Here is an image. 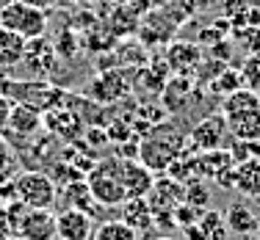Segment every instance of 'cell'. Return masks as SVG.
I'll return each instance as SVG.
<instances>
[{
	"mask_svg": "<svg viewBox=\"0 0 260 240\" xmlns=\"http://www.w3.org/2000/svg\"><path fill=\"white\" fill-rule=\"evenodd\" d=\"M166 64H169L177 75H191V72H197L202 64L200 45H197V42H183V39L172 42V45L166 47Z\"/></svg>",
	"mask_w": 260,
	"mask_h": 240,
	"instance_id": "11",
	"label": "cell"
},
{
	"mask_svg": "<svg viewBox=\"0 0 260 240\" xmlns=\"http://www.w3.org/2000/svg\"><path fill=\"white\" fill-rule=\"evenodd\" d=\"M11 163H14L11 146H9V141H6V135L0 133V174H6V171L11 169Z\"/></svg>",
	"mask_w": 260,
	"mask_h": 240,
	"instance_id": "28",
	"label": "cell"
},
{
	"mask_svg": "<svg viewBox=\"0 0 260 240\" xmlns=\"http://www.w3.org/2000/svg\"><path fill=\"white\" fill-rule=\"evenodd\" d=\"M183 202L197 210H208V202H210V190H208V182L205 180H194V182H185V193H183Z\"/></svg>",
	"mask_w": 260,
	"mask_h": 240,
	"instance_id": "24",
	"label": "cell"
},
{
	"mask_svg": "<svg viewBox=\"0 0 260 240\" xmlns=\"http://www.w3.org/2000/svg\"><path fill=\"white\" fill-rule=\"evenodd\" d=\"M241 77H244V86L246 89H255L260 91V55H249L241 66Z\"/></svg>",
	"mask_w": 260,
	"mask_h": 240,
	"instance_id": "26",
	"label": "cell"
},
{
	"mask_svg": "<svg viewBox=\"0 0 260 240\" xmlns=\"http://www.w3.org/2000/svg\"><path fill=\"white\" fill-rule=\"evenodd\" d=\"M191 94H194V80L188 75H175L172 80H166L164 89H160V102H164L166 110H183L188 105Z\"/></svg>",
	"mask_w": 260,
	"mask_h": 240,
	"instance_id": "15",
	"label": "cell"
},
{
	"mask_svg": "<svg viewBox=\"0 0 260 240\" xmlns=\"http://www.w3.org/2000/svg\"><path fill=\"white\" fill-rule=\"evenodd\" d=\"M22 64L42 80H47V75H53L58 69V53H55V45L47 39V33L25 42V58H22Z\"/></svg>",
	"mask_w": 260,
	"mask_h": 240,
	"instance_id": "6",
	"label": "cell"
},
{
	"mask_svg": "<svg viewBox=\"0 0 260 240\" xmlns=\"http://www.w3.org/2000/svg\"><path fill=\"white\" fill-rule=\"evenodd\" d=\"M17 188V202L34 210H50L58 199V188H55L53 177L45 171H20L14 177Z\"/></svg>",
	"mask_w": 260,
	"mask_h": 240,
	"instance_id": "4",
	"label": "cell"
},
{
	"mask_svg": "<svg viewBox=\"0 0 260 240\" xmlns=\"http://www.w3.org/2000/svg\"><path fill=\"white\" fill-rule=\"evenodd\" d=\"M6 86H9V77L0 72V94H6Z\"/></svg>",
	"mask_w": 260,
	"mask_h": 240,
	"instance_id": "31",
	"label": "cell"
},
{
	"mask_svg": "<svg viewBox=\"0 0 260 240\" xmlns=\"http://www.w3.org/2000/svg\"><path fill=\"white\" fill-rule=\"evenodd\" d=\"M224 221H227V229L230 235H238V237H249L257 232L260 226V218L252 207H246L244 202H233L230 207L224 210Z\"/></svg>",
	"mask_w": 260,
	"mask_h": 240,
	"instance_id": "14",
	"label": "cell"
},
{
	"mask_svg": "<svg viewBox=\"0 0 260 240\" xmlns=\"http://www.w3.org/2000/svg\"><path fill=\"white\" fill-rule=\"evenodd\" d=\"M55 45V53H58V58H72V55L78 53V39L70 33V30H61L58 42H53Z\"/></svg>",
	"mask_w": 260,
	"mask_h": 240,
	"instance_id": "27",
	"label": "cell"
},
{
	"mask_svg": "<svg viewBox=\"0 0 260 240\" xmlns=\"http://www.w3.org/2000/svg\"><path fill=\"white\" fill-rule=\"evenodd\" d=\"M11 237V229H9V221L3 215V207H0V240H9Z\"/></svg>",
	"mask_w": 260,
	"mask_h": 240,
	"instance_id": "30",
	"label": "cell"
},
{
	"mask_svg": "<svg viewBox=\"0 0 260 240\" xmlns=\"http://www.w3.org/2000/svg\"><path fill=\"white\" fill-rule=\"evenodd\" d=\"M61 199H67V207H75V210H83V213H94L97 210V202L91 196L86 180H75V182H67V188L61 190Z\"/></svg>",
	"mask_w": 260,
	"mask_h": 240,
	"instance_id": "20",
	"label": "cell"
},
{
	"mask_svg": "<svg viewBox=\"0 0 260 240\" xmlns=\"http://www.w3.org/2000/svg\"><path fill=\"white\" fill-rule=\"evenodd\" d=\"M233 190L244 199H260V160L249 157L233 166Z\"/></svg>",
	"mask_w": 260,
	"mask_h": 240,
	"instance_id": "12",
	"label": "cell"
},
{
	"mask_svg": "<svg viewBox=\"0 0 260 240\" xmlns=\"http://www.w3.org/2000/svg\"><path fill=\"white\" fill-rule=\"evenodd\" d=\"M25 58V39L14 30L0 28V72L3 69H17Z\"/></svg>",
	"mask_w": 260,
	"mask_h": 240,
	"instance_id": "16",
	"label": "cell"
},
{
	"mask_svg": "<svg viewBox=\"0 0 260 240\" xmlns=\"http://www.w3.org/2000/svg\"><path fill=\"white\" fill-rule=\"evenodd\" d=\"M45 127L53 135H61V138H78L80 130H83V119L72 108H53L45 110Z\"/></svg>",
	"mask_w": 260,
	"mask_h": 240,
	"instance_id": "13",
	"label": "cell"
},
{
	"mask_svg": "<svg viewBox=\"0 0 260 240\" xmlns=\"http://www.w3.org/2000/svg\"><path fill=\"white\" fill-rule=\"evenodd\" d=\"M86 185H89L91 196L97 205L103 207H114V205H125L127 193L122 185V169H119V157H103L86 174Z\"/></svg>",
	"mask_w": 260,
	"mask_h": 240,
	"instance_id": "2",
	"label": "cell"
},
{
	"mask_svg": "<svg viewBox=\"0 0 260 240\" xmlns=\"http://www.w3.org/2000/svg\"><path fill=\"white\" fill-rule=\"evenodd\" d=\"M122 221H127L136 232L144 229V226H150L152 210H150V205H147V196H144V199H127L125 202V218H122Z\"/></svg>",
	"mask_w": 260,
	"mask_h": 240,
	"instance_id": "23",
	"label": "cell"
},
{
	"mask_svg": "<svg viewBox=\"0 0 260 240\" xmlns=\"http://www.w3.org/2000/svg\"><path fill=\"white\" fill-rule=\"evenodd\" d=\"M0 28L14 30L22 39H36V36L47 33V14L36 3L28 0H11L3 11H0Z\"/></svg>",
	"mask_w": 260,
	"mask_h": 240,
	"instance_id": "3",
	"label": "cell"
},
{
	"mask_svg": "<svg viewBox=\"0 0 260 240\" xmlns=\"http://www.w3.org/2000/svg\"><path fill=\"white\" fill-rule=\"evenodd\" d=\"M183 149H185L183 130L177 125H172V122H166V125H155L144 135V141L139 144V160L155 174V171L169 169V163Z\"/></svg>",
	"mask_w": 260,
	"mask_h": 240,
	"instance_id": "1",
	"label": "cell"
},
{
	"mask_svg": "<svg viewBox=\"0 0 260 240\" xmlns=\"http://www.w3.org/2000/svg\"><path fill=\"white\" fill-rule=\"evenodd\" d=\"M91 240H139V232H136L127 221L114 218V221H103L94 229Z\"/></svg>",
	"mask_w": 260,
	"mask_h": 240,
	"instance_id": "22",
	"label": "cell"
},
{
	"mask_svg": "<svg viewBox=\"0 0 260 240\" xmlns=\"http://www.w3.org/2000/svg\"><path fill=\"white\" fill-rule=\"evenodd\" d=\"M17 237L20 240H55V213L28 207L20 226H17Z\"/></svg>",
	"mask_w": 260,
	"mask_h": 240,
	"instance_id": "9",
	"label": "cell"
},
{
	"mask_svg": "<svg viewBox=\"0 0 260 240\" xmlns=\"http://www.w3.org/2000/svg\"><path fill=\"white\" fill-rule=\"evenodd\" d=\"M227 119L221 113H210L205 119H200L188 133V146L194 152H210V149H221L227 141Z\"/></svg>",
	"mask_w": 260,
	"mask_h": 240,
	"instance_id": "5",
	"label": "cell"
},
{
	"mask_svg": "<svg viewBox=\"0 0 260 240\" xmlns=\"http://www.w3.org/2000/svg\"><path fill=\"white\" fill-rule=\"evenodd\" d=\"M45 127V113L34 105H25V102H14L9 116V127L6 130L14 133L17 138H34L36 133Z\"/></svg>",
	"mask_w": 260,
	"mask_h": 240,
	"instance_id": "10",
	"label": "cell"
},
{
	"mask_svg": "<svg viewBox=\"0 0 260 240\" xmlns=\"http://www.w3.org/2000/svg\"><path fill=\"white\" fill-rule=\"evenodd\" d=\"M255 240H260V226H257V232H255Z\"/></svg>",
	"mask_w": 260,
	"mask_h": 240,
	"instance_id": "33",
	"label": "cell"
},
{
	"mask_svg": "<svg viewBox=\"0 0 260 240\" xmlns=\"http://www.w3.org/2000/svg\"><path fill=\"white\" fill-rule=\"evenodd\" d=\"M197 232H200L202 240H227L230 237L224 213H216V210H202L200 221H197Z\"/></svg>",
	"mask_w": 260,
	"mask_h": 240,
	"instance_id": "21",
	"label": "cell"
},
{
	"mask_svg": "<svg viewBox=\"0 0 260 240\" xmlns=\"http://www.w3.org/2000/svg\"><path fill=\"white\" fill-rule=\"evenodd\" d=\"M119 169H122V185H125L127 199H144L152 190V171L147 169L141 160L136 157H119Z\"/></svg>",
	"mask_w": 260,
	"mask_h": 240,
	"instance_id": "7",
	"label": "cell"
},
{
	"mask_svg": "<svg viewBox=\"0 0 260 240\" xmlns=\"http://www.w3.org/2000/svg\"><path fill=\"white\" fill-rule=\"evenodd\" d=\"M11 108H14V100L6 94H0V133L9 127V116H11Z\"/></svg>",
	"mask_w": 260,
	"mask_h": 240,
	"instance_id": "29",
	"label": "cell"
},
{
	"mask_svg": "<svg viewBox=\"0 0 260 240\" xmlns=\"http://www.w3.org/2000/svg\"><path fill=\"white\" fill-rule=\"evenodd\" d=\"M235 89H244V77H241V69H230V66H227V69L213 80V91H219V94L227 97Z\"/></svg>",
	"mask_w": 260,
	"mask_h": 240,
	"instance_id": "25",
	"label": "cell"
},
{
	"mask_svg": "<svg viewBox=\"0 0 260 240\" xmlns=\"http://www.w3.org/2000/svg\"><path fill=\"white\" fill-rule=\"evenodd\" d=\"M94 226L91 215L75 207H67L55 215V240H91Z\"/></svg>",
	"mask_w": 260,
	"mask_h": 240,
	"instance_id": "8",
	"label": "cell"
},
{
	"mask_svg": "<svg viewBox=\"0 0 260 240\" xmlns=\"http://www.w3.org/2000/svg\"><path fill=\"white\" fill-rule=\"evenodd\" d=\"M9 3H11V0H0V11H3L6 6H9Z\"/></svg>",
	"mask_w": 260,
	"mask_h": 240,
	"instance_id": "32",
	"label": "cell"
},
{
	"mask_svg": "<svg viewBox=\"0 0 260 240\" xmlns=\"http://www.w3.org/2000/svg\"><path fill=\"white\" fill-rule=\"evenodd\" d=\"M260 108V91L255 89H235L224 97L221 102V116L230 119V116H238V113H249V110H257Z\"/></svg>",
	"mask_w": 260,
	"mask_h": 240,
	"instance_id": "17",
	"label": "cell"
},
{
	"mask_svg": "<svg viewBox=\"0 0 260 240\" xmlns=\"http://www.w3.org/2000/svg\"><path fill=\"white\" fill-rule=\"evenodd\" d=\"M227 133L233 141H260V108L227 119Z\"/></svg>",
	"mask_w": 260,
	"mask_h": 240,
	"instance_id": "19",
	"label": "cell"
},
{
	"mask_svg": "<svg viewBox=\"0 0 260 240\" xmlns=\"http://www.w3.org/2000/svg\"><path fill=\"white\" fill-rule=\"evenodd\" d=\"M127 91V80L122 72H105L103 77H97L94 83L89 86V94L100 102H111V100H119L122 94Z\"/></svg>",
	"mask_w": 260,
	"mask_h": 240,
	"instance_id": "18",
	"label": "cell"
}]
</instances>
